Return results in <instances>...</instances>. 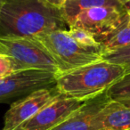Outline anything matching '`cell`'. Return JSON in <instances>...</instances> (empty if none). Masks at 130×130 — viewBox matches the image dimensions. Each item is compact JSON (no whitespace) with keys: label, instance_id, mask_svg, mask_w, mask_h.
Here are the masks:
<instances>
[{"label":"cell","instance_id":"2e32d148","mask_svg":"<svg viewBox=\"0 0 130 130\" xmlns=\"http://www.w3.org/2000/svg\"><path fill=\"white\" fill-rule=\"evenodd\" d=\"M17 67L12 58L0 53V78L10 76L17 72Z\"/></svg>","mask_w":130,"mask_h":130},{"label":"cell","instance_id":"9a60e30c","mask_svg":"<svg viewBox=\"0 0 130 130\" xmlns=\"http://www.w3.org/2000/svg\"><path fill=\"white\" fill-rule=\"evenodd\" d=\"M70 36L80 45L87 47H102V45L94 38L91 33L79 28L70 27L68 29ZM103 48V47H102Z\"/></svg>","mask_w":130,"mask_h":130},{"label":"cell","instance_id":"5bb4252c","mask_svg":"<svg viewBox=\"0 0 130 130\" xmlns=\"http://www.w3.org/2000/svg\"><path fill=\"white\" fill-rule=\"evenodd\" d=\"M103 60L109 62L119 65L125 70L126 73L130 72V45L119 49L104 53Z\"/></svg>","mask_w":130,"mask_h":130},{"label":"cell","instance_id":"e0dca14e","mask_svg":"<svg viewBox=\"0 0 130 130\" xmlns=\"http://www.w3.org/2000/svg\"><path fill=\"white\" fill-rule=\"evenodd\" d=\"M41 1L44 4L47 5V6H51V7L61 9V7L64 5V3L67 0H41Z\"/></svg>","mask_w":130,"mask_h":130},{"label":"cell","instance_id":"ac0fdd59","mask_svg":"<svg viewBox=\"0 0 130 130\" xmlns=\"http://www.w3.org/2000/svg\"><path fill=\"white\" fill-rule=\"evenodd\" d=\"M125 7H126V10L127 12L128 17H129L130 20V0H126V2H125Z\"/></svg>","mask_w":130,"mask_h":130},{"label":"cell","instance_id":"d6986e66","mask_svg":"<svg viewBox=\"0 0 130 130\" xmlns=\"http://www.w3.org/2000/svg\"><path fill=\"white\" fill-rule=\"evenodd\" d=\"M5 2H6V0H0V11H1V8H2V6H4Z\"/></svg>","mask_w":130,"mask_h":130},{"label":"cell","instance_id":"8992f818","mask_svg":"<svg viewBox=\"0 0 130 130\" xmlns=\"http://www.w3.org/2000/svg\"><path fill=\"white\" fill-rule=\"evenodd\" d=\"M56 75L39 70L13 73L0 80V103H13L41 88L54 87Z\"/></svg>","mask_w":130,"mask_h":130},{"label":"cell","instance_id":"ffe728a7","mask_svg":"<svg viewBox=\"0 0 130 130\" xmlns=\"http://www.w3.org/2000/svg\"><path fill=\"white\" fill-rule=\"evenodd\" d=\"M1 79H3V78H0V80H1Z\"/></svg>","mask_w":130,"mask_h":130},{"label":"cell","instance_id":"6da1fadb","mask_svg":"<svg viewBox=\"0 0 130 130\" xmlns=\"http://www.w3.org/2000/svg\"><path fill=\"white\" fill-rule=\"evenodd\" d=\"M67 28L61 9L41 0H6L0 11V36L34 38Z\"/></svg>","mask_w":130,"mask_h":130},{"label":"cell","instance_id":"8fae6325","mask_svg":"<svg viewBox=\"0 0 130 130\" xmlns=\"http://www.w3.org/2000/svg\"><path fill=\"white\" fill-rule=\"evenodd\" d=\"M101 6H125L124 0H67L61 12L68 26L82 12Z\"/></svg>","mask_w":130,"mask_h":130},{"label":"cell","instance_id":"30bf717a","mask_svg":"<svg viewBox=\"0 0 130 130\" xmlns=\"http://www.w3.org/2000/svg\"><path fill=\"white\" fill-rule=\"evenodd\" d=\"M94 130H130V108L110 101L93 121Z\"/></svg>","mask_w":130,"mask_h":130},{"label":"cell","instance_id":"4fadbf2b","mask_svg":"<svg viewBox=\"0 0 130 130\" xmlns=\"http://www.w3.org/2000/svg\"><path fill=\"white\" fill-rule=\"evenodd\" d=\"M110 101L130 108V72L126 73L120 79L106 90Z\"/></svg>","mask_w":130,"mask_h":130},{"label":"cell","instance_id":"ba28073f","mask_svg":"<svg viewBox=\"0 0 130 130\" xmlns=\"http://www.w3.org/2000/svg\"><path fill=\"white\" fill-rule=\"evenodd\" d=\"M83 103L60 94L16 130H52L78 110Z\"/></svg>","mask_w":130,"mask_h":130},{"label":"cell","instance_id":"7c38bea8","mask_svg":"<svg viewBox=\"0 0 130 130\" xmlns=\"http://www.w3.org/2000/svg\"><path fill=\"white\" fill-rule=\"evenodd\" d=\"M103 54L130 45V20L123 23L101 44Z\"/></svg>","mask_w":130,"mask_h":130},{"label":"cell","instance_id":"277c9868","mask_svg":"<svg viewBox=\"0 0 130 130\" xmlns=\"http://www.w3.org/2000/svg\"><path fill=\"white\" fill-rule=\"evenodd\" d=\"M0 53L13 60L18 71L39 70L55 75L60 73L54 58L33 38L0 36Z\"/></svg>","mask_w":130,"mask_h":130},{"label":"cell","instance_id":"3957f363","mask_svg":"<svg viewBox=\"0 0 130 130\" xmlns=\"http://www.w3.org/2000/svg\"><path fill=\"white\" fill-rule=\"evenodd\" d=\"M33 38L54 58L60 73L103 60L102 47H87L80 45L70 36L68 29L54 30Z\"/></svg>","mask_w":130,"mask_h":130},{"label":"cell","instance_id":"9c48e42d","mask_svg":"<svg viewBox=\"0 0 130 130\" xmlns=\"http://www.w3.org/2000/svg\"><path fill=\"white\" fill-rule=\"evenodd\" d=\"M110 101L106 91L87 100L78 110L52 130H94L93 124L94 117Z\"/></svg>","mask_w":130,"mask_h":130},{"label":"cell","instance_id":"52a82bcc","mask_svg":"<svg viewBox=\"0 0 130 130\" xmlns=\"http://www.w3.org/2000/svg\"><path fill=\"white\" fill-rule=\"evenodd\" d=\"M60 94L57 87L41 88L11 103L2 130H16Z\"/></svg>","mask_w":130,"mask_h":130},{"label":"cell","instance_id":"7a4b0ae2","mask_svg":"<svg viewBox=\"0 0 130 130\" xmlns=\"http://www.w3.org/2000/svg\"><path fill=\"white\" fill-rule=\"evenodd\" d=\"M125 74L119 65L101 60L56 75L55 87L60 94L85 102L105 92Z\"/></svg>","mask_w":130,"mask_h":130},{"label":"cell","instance_id":"5b68a950","mask_svg":"<svg viewBox=\"0 0 130 130\" xmlns=\"http://www.w3.org/2000/svg\"><path fill=\"white\" fill-rule=\"evenodd\" d=\"M127 20L128 14L125 6H101L82 12L72 21L69 28L87 30L102 44Z\"/></svg>","mask_w":130,"mask_h":130}]
</instances>
